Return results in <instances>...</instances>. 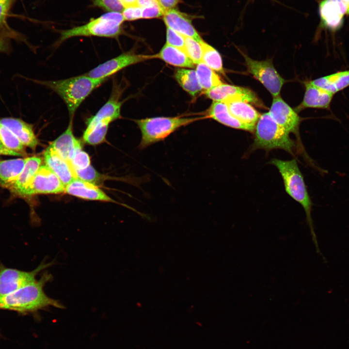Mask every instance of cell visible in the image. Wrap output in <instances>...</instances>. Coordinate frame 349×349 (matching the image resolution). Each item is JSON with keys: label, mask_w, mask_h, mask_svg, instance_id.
<instances>
[{"label": "cell", "mask_w": 349, "mask_h": 349, "mask_svg": "<svg viewBox=\"0 0 349 349\" xmlns=\"http://www.w3.org/2000/svg\"><path fill=\"white\" fill-rule=\"evenodd\" d=\"M52 279V275L46 272L38 280H36L9 294L0 296V309L27 313L50 306L63 308L61 303L48 296L44 291L45 285Z\"/></svg>", "instance_id": "1"}, {"label": "cell", "mask_w": 349, "mask_h": 349, "mask_svg": "<svg viewBox=\"0 0 349 349\" xmlns=\"http://www.w3.org/2000/svg\"><path fill=\"white\" fill-rule=\"evenodd\" d=\"M108 79H95L84 74L66 79L37 82L61 97L66 106L70 118H73L82 102Z\"/></svg>", "instance_id": "2"}, {"label": "cell", "mask_w": 349, "mask_h": 349, "mask_svg": "<svg viewBox=\"0 0 349 349\" xmlns=\"http://www.w3.org/2000/svg\"><path fill=\"white\" fill-rule=\"evenodd\" d=\"M269 163L278 169L283 180L286 192L303 207L313 240L317 252L319 253L318 243L311 218L313 204L297 160L295 159L287 160L273 159Z\"/></svg>", "instance_id": "3"}, {"label": "cell", "mask_w": 349, "mask_h": 349, "mask_svg": "<svg viewBox=\"0 0 349 349\" xmlns=\"http://www.w3.org/2000/svg\"><path fill=\"white\" fill-rule=\"evenodd\" d=\"M254 142L250 151L282 149L294 156L298 147L289 133L277 124L269 112L261 114L255 127Z\"/></svg>", "instance_id": "4"}, {"label": "cell", "mask_w": 349, "mask_h": 349, "mask_svg": "<svg viewBox=\"0 0 349 349\" xmlns=\"http://www.w3.org/2000/svg\"><path fill=\"white\" fill-rule=\"evenodd\" d=\"M203 117H155L135 120L141 133L140 149L164 140L179 128L188 125Z\"/></svg>", "instance_id": "5"}, {"label": "cell", "mask_w": 349, "mask_h": 349, "mask_svg": "<svg viewBox=\"0 0 349 349\" xmlns=\"http://www.w3.org/2000/svg\"><path fill=\"white\" fill-rule=\"evenodd\" d=\"M124 20L121 13H106L85 25L62 31L58 43L80 36L117 37L122 32L121 25Z\"/></svg>", "instance_id": "6"}, {"label": "cell", "mask_w": 349, "mask_h": 349, "mask_svg": "<svg viewBox=\"0 0 349 349\" xmlns=\"http://www.w3.org/2000/svg\"><path fill=\"white\" fill-rule=\"evenodd\" d=\"M65 186L46 165H41L30 182L15 195L27 197L38 194H58L65 192Z\"/></svg>", "instance_id": "7"}, {"label": "cell", "mask_w": 349, "mask_h": 349, "mask_svg": "<svg viewBox=\"0 0 349 349\" xmlns=\"http://www.w3.org/2000/svg\"><path fill=\"white\" fill-rule=\"evenodd\" d=\"M248 71L259 80L273 97L279 96L285 80L270 60L257 61L242 54Z\"/></svg>", "instance_id": "8"}, {"label": "cell", "mask_w": 349, "mask_h": 349, "mask_svg": "<svg viewBox=\"0 0 349 349\" xmlns=\"http://www.w3.org/2000/svg\"><path fill=\"white\" fill-rule=\"evenodd\" d=\"M54 263L43 262L34 270L25 271L11 268L0 270V297L3 296L28 285L36 280L38 273Z\"/></svg>", "instance_id": "9"}, {"label": "cell", "mask_w": 349, "mask_h": 349, "mask_svg": "<svg viewBox=\"0 0 349 349\" xmlns=\"http://www.w3.org/2000/svg\"><path fill=\"white\" fill-rule=\"evenodd\" d=\"M152 58L153 55L127 52L97 65L85 74L95 79L109 78L111 75L127 66Z\"/></svg>", "instance_id": "10"}, {"label": "cell", "mask_w": 349, "mask_h": 349, "mask_svg": "<svg viewBox=\"0 0 349 349\" xmlns=\"http://www.w3.org/2000/svg\"><path fill=\"white\" fill-rule=\"evenodd\" d=\"M204 93L213 101L225 103L229 101L238 100L248 102L258 107H263L256 94L251 90L225 83L222 84Z\"/></svg>", "instance_id": "11"}, {"label": "cell", "mask_w": 349, "mask_h": 349, "mask_svg": "<svg viewBox=\"0 0 349 349\" xmlns=\"http://www.w3.org/2000/svg\"><path fill=\"white\" fill-rule=\"evenodd\" d=\"M121 94L118 85H113L109 99L95 115L87 120L86 129L96 125L109 126L111 122L120 117L122 105L120 99Z\"/></svg>", "instance_id": "12"}, {"label": "cell", "mask_w": 349, "mask_h": 349, "mask_svg": "<svg viewBox=\"0 0 349 349\" xmlns=\"http://www.w3.org/2000/svg\"><path fill=\"white\" fill-rule=\"evenodd\" d=\"M268 112L273 119L289 133H293L299 138L300 118L280 95L273 98Z\"/></svg>", "instance_id": "13"}, {"label": "cell", "mask_w": 349, "mask_h": 349, "mask_svg": "<svg viewBox=\"0 0 349 349\" xmlns=\"http://www.w3.org/2000/svg\"><path fill=\"white\" fill-rule=\"evenodd\" d=\"M319 27L334 32L339 30L344 23V14L337 0H321L318 3Z\"/></svg>", "instance_id": "14"}, {"label": "cell", "mask_w": 349, "mask_h": 349, "mask_svg": "<svg viewBox=\"0 0 349 349\" xmlns=\"http://www.w3.org/2000/svg\"><path fill=\"white\" fill-rule=\"evenodd\" d=\"M44 159L48 166L66 186L77 178L72 165L62 158L50 145L44 151Z\"/></svg>", "instance_id": "15"}, {"label": "cell", "mask_w": 349, "mask_h": 349, "mask_svg": "<svg viewBox=\"0 0 349 349\" xmlns=\"http://www.w3.org/2000/svg\"><path fill=\"white\" fill-rule=\"evenodd\" d=\"M206 118H210L230 127L250 132H254L255 127L243 123L230 113L227 104L222 102L213 101L206 111Z\"/></svg>", "instance_id": "16"}, {"label": "cell", "mask_w": 349, "mask_h": 349, "mask_svg": "<svg viewBox=\"0 0 349 349\" xmlns=\"http://www.w3.org/2000/svg\"><path fill=\"white\" fill-rule=\"evenodd\" d=\"M163 17L167 27L184 36L192 38L198 42L204 41L192 25L191 19L186 15L172 9L166 11Z\"/></svg>", "instance_id": "17"}, {"label": "cell", "mask_w": 349, "mask_h": 349, "mask_svg": "<svg viewBox=\"0 0 349 349\" xmlns=\"http://www.w3.org/2000/svg\"><path fill=\"white\" fill-rule=\"evenodd\" d=\"M303 100L296 110L305 108L329 109L334 94L313 85L310 81L305 83Z\"/></svg>", "instance_id": "18"}, {"label": "cell", "mask_w": 349, "mask_h": 349, "mask_svg": "<svg viewBox=\"0 0 349 349\" xmlns=\"http://www.w3.org/2000/svg\"><path fill=\"white\" fill-rule=\"evenodd\" d=\"M0 124L11 130L25 146L34 149L38 145V141L32 125L13 117L0 119Z\"/></svg>", "instance_id": "19"}, {"label": "cell", "mask_w": 349, "mask_h": 349, "mask_svg": "<svg viewBox=\"0 0 349 349\" xmlns=\"http://www.w3.org/2000/svg\"><path fill=\"white\" fill-rule=\"evenodd\" d=\"M65 192L82 199L115 202L95 184L78 178L65 186Z\"/></svg>", "instance_id": "20"}, {"label": "cell", "mask_w": 349, "mask_h": 349, "mask_svg": "<svg viewBox=\"0 0 349 349\" xmlns=\"http://www.w3.org/2000/svg\"><path fill=\"white\" fill-rule=\"evenodd\" d=\"M73 119L70 118L66 129L50 144L56 152L70 164L76 151L82 148L80 141L75 138L73 133Z\"/></svg>", "instance_id": "21"}, {"label": "cell", "mask_w": 349, "mask_h": 349, "mask_svg": "<svg viewBox=\"0 0 349 349\" xmlns=\"http://www.w3.org/2000/svg\"><path fill=\"white\" fill-rule=\"evenodd\" d=\"M41 163L42 159L39 157L32 156L26 158L24 168L18 176L12 181L0 182V185L15 195L30 182L41 166Z\"/></svg>", "instance_id": "22"}, {"label": "cell", "mask_w": 349, "mask_h": 349, "mask_svg": "<svg viewBox=\"0 0 349 349\" xmlns=\"http://www.w3.org/2000/svg\"><path fill=\"white\" fill-rule=\"evenodd\" d=\"M310 82L313 85L334 95L349 87V70L339 71Z\"/></svg>", "instance_id": "23"}, {"label": "cell", "mask_w": 349, "mask_h": 349, "mask_svg": "<svg viewBox=\"0 0 349 349\" xmlns=\"http://www.w3.org/2000/svg\"><path fill=\"white\" fill-rule=\"evenodd\" d=\"M152 55L153 58H159L173 66L189 68L194 67L195 64L183 50L167 44L163 46L159 53Z\"/></svg>", "instance_id": "24"}, {"label": "cell", "mask_w": 349, "mask_h": 349, "mask_svg": "<svg viewBox=\"0 0 349 349\" xmlns=\"http://www.w3.org/2000/svg\"><path fill=\"white\" fill-rule=\"evenodd\" d=\"M230 113L241 122L255 126L261 114L248 102L232 100L225 102Z\"/></svg>", "instance_id": "25"}, {"label": "cell", "mask_w": 349, "mask_h": 349, "mask_svg": "<svg viewBox=\"0 0 349 349\" xmlns=\"http://www.w3.org/2000/svg\"><path fill=\"white\" fill-rule=\"evenodd\" d=\"M174 78L180 86L192 96H196L203 89L194 70L178 68L175 71Z\"/></svg>", "instance_id": "26"}, {"label": "cell", "mask_w": 349, "mask_h": 349, "mask_svg": "<svg viewBox=\"0 0 349 349\" xmlns=\"http://www.w3.org/2000/svg\"><path fill=\"white\" fill-rule=\"evenodd\" d=\"M26 158L0 160V182L14 180L23 170Z\"/></svg>", "instance_id": "27"}, {"label": "cell", "mask_w": 349, "mask_h": 349, "mask_svg": "<svg viewBox=\"0 0 349 349\" xmlns=\"http://www.w3.org/2000/svg\"><path fill=\"white\" fill-rule=\"evenodd\" d=\"M196 65L195 71L197 77L201 86L205 91L222 83L220 77L215 71L205 63L202 62Z\"/></svg>", "instance_id": "28"}, {"label": "cell", "mask_w": 349, "mask_h": 349, "mask_svg": "<svg viewBox=\"0 0 349 349\" xmlns=\"http://www.w3.org/2000/svg\"><path fill=\"white\" fill-rule=\"evenodd\" d=\"M202 62L215 72L224 74L222 57L219 52L213 47L203 41Z\"/></svg>", "instance_id": "29"}, {"label": "cell", "mask_w": 349, "mask_h": 349, "mask_svg": "<svg viewBox=\"0 0 349 349\" xmlns=\"http://www.w3.org/2000/svg\"><path fill=\"white\" fill-rule=\"evenodd\" d=\"M0 140L5 148L20 153L23 156L26 154L25 146L11 130L1 124Z\"/></svg>", "instance_id": "30"}, {"label": "cell", "mask_w": 349, "mask_h": 349, "mask_svg": "<svg viewBox=\"0 0 349 349\" xmlns=\"http://www.w3.org/2000/svg\"><path fill=\"white\" fill-rule=\"evenodd\" d=\"M184 52L195 64L202 62L203 48L201 43L192 38L184 36Z\"/></svg>", "instance_id": "31"}, {"label": "cell", "mask_w": 349, "mask_h": 349, "mask_svg": "<svg viewBox=\"0 0 349 349\" xmlns=\"http://www.w3.org/2000/svg\"><path fill=\"white\" fill-rule=\"evenodd\" d=\"M74 171L77 178L94 184L103 179L104 176L98 173L91 165L83 169Z\"/></svg>", "instance_id": "32"}, {"label": "cell", "mask_w": 349, "mask_h": 349, "mask_svg": "<svg viewBox=\"0 0 349 349\" xmlns=\"http://www.w3.org/2000/svg\"><path fill=\"white\" fill-rule=\"evenodd\" d=\"M71 164L74 170L85 169L90 165V157L81 148L79 149L76 151Z\"/></svg>", "instance_id": "33"}, {"label": "cell", "mask_w": 349, "mask_h": 349, "mask_svg": "<svg viewBox=\"0 0 349 349\" xmlns=\"http://www.w3.org/2000/svg\"><path fill=\"white\" fill-rule=\"evenodd\" d=\"M166 44L184 51L185 48L184 36L171 28L167 27Z\"/></svg>", "instance_id": "34"}, {"label": "cell", "mask_w": 349, "mask_h": 349, "mask_svg": "<svg viewBox=\"0 0 349 349\" xmlns=\"http://www.w3.org/2000/svg\"><path fill=\"white\" fill-rule=\"evenodd\" d=\"M94 5L110 12L122 13L125 9L120 0H95Z\"/></svg>", "instance_id": "35"}, {"label": "cell", "mask_w": 349, "mask_h": 349, "mask_svg": "<svg viewBox=\"0 0 349 349\" xmlns=\"http://www.w3.org/2000/svg\"><path fill=\"white\" fill-rule=\"evenodd\" d=\"M165 11L159 3L142 8V18H152L163 16Z\"/></svg>", "instance_id": "36"}, {"label": "cell", "mask_w": 349, "mask_h": 349, "mask_svg": "<svg viewBox=\"0 0 349 349\" xmlns=\"http://www.w3.org/2000/svg\"><path fill=\"white\" fill-rule=\"evenodd\" d=\"M142 8L139 6L125 8L122 14L125 20H134L142 18Z\"/></svg>", "instance_id": "37"}, {"label": "cell", "mask_w": 349, "mask_h": 349, "mask_svg": "<svg viewBox=\"0 0 349 349\" xmlns=\"http://www.w3.org/2000/svg\"><path fill=\"white\" fill-rule=\"evenodd\" d=\"M12 0H0V27L4 22Z\"/></svg>", "instance_id": "38"}, {"label": "cell", "mask_w": 349, "mask_h": 349, "mask_svg": "<svg viewBox=\"0 0 349 349\" xmlns=\"http://www.w3.org/2000/svg\"><path fill=\"white\" fill-rule=\"evenodd\" d=\"M157 1L165 12L174 9L181 1V0H157Z\"/></svg>", "instance_id": "39"}, {"label": "cell", "mask_w": 349, "mask_h": 349, "mask_svg": "<svg viewBox=\"0 0 349 349\" xmlns=\"http://www.w3.org/2000/svg\"><path fill=\"white\" fill-rule=\"evenodd\" d=\"M159 3L157 0H137V5L142 8Z\"/></svg>", "instance_id": "40"}, {"label": "cell", "mask_w": 349, "mask_h": 349, "mask_svg": "<svg viewBox=\"0 0 349 349\" xmlns=\"http://www.w3.org/2000/svg\"><path fill=\"white\" fill-rule=\"evenodd\" d=\"M342 12L344 15H347L349 10V0H337Z\"/></svg>", "instance_id": "41"}, {"label": "cell", "mask_w": 349, "mask_h": 349, "mask_svg": "<svg viewBox=\"0 0 349 349\" xmlns=\"http://www.w3.org/2000/svg\"><path fill=\"white\" fill-rule=\"evenodd\" d=\"M23 156L20 153L15 152L7 148L0 149V156Z\"/></svg>", "instance_id": "42"}, {"label": "cell", "mask_w": 349, "mask_h": 349, "mask_svg": "<svg viewBox=\"0 0 349 349\" xmlns=\"http://www.w3.org/2000/svg\"><path fill=\"white\" fill-rule=\"evenodd\" d=\"M124 8L137 6V0H120Z\"/></svg>", "instance_id": "43"}, {"label": "cell", "mask_w": 349, "mask_h": 349, "mask_svg": "<svg viewBox=\"0 0 349 349\" xmlns=\"http://www.w3.org/2000/svg\"><path fill=\"white\" fill-rule=\"evenodd\" d=\"M8 43L5 38L0 37V53L7 50Z\"/></svg>", "instance_id": "44"}, {"label": "cell", "mask_w": 349, "mask_h": 349, "mask_svg": "<svg viewBox=\"0 0 349 349\" xmlns=\"http://www.w3.org/2000/svg\"><path fill=\"white\" fill-rule=\"evenodd\" d=\"M0 149L6 148H5V147L3 146V145L2 144V143L0 140Z\"/></svg>", "instance_id": "45"}, {"label": "cell", "mask_w": 349, "mask_h": 349, "mask_svg": "<svg viewBox=\"0 0 349 349\" xmlns=\"http://www.w3.org/2000/svg\"><path fill=\"white\" fill-rule=\"evenodd\" d=\"M271 0L278 2V1H276V0ZM253 1H254V0H248V2H252Z\"/></svg>", "instance_id": "46"}, {"label": "cell", "mask_w": 349, "mask_h": 349, "mask_svg": "<svg viewBox=\"0 0 349 349\" xmlns=\"http://www.w3.org/2000/svg\"><path fill=\"white\" fill-rule=\"evenodd\" d=\"M346 15L349 16V11H348V13H347V14Z\"/></svg>", "instance_id": "47"}, {"label": "cell", "mask_w": 349, "mask_h": 349, "mask_svg": "<svg viewBox=\"0 0 349 349\" xmlns=\"http://www.w3.org/2000/svg\"><path fill=\"white\" fill-rule=\"evenodd\" d=\"M14 0H12V1H14Z\"/></svg>", "instance_id": "48"}]
</instances>
